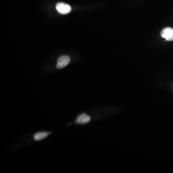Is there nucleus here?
Instances as JSON below:
<instances>
[{"label":"nucleus","mask_w":173,"mask_h":173,"mask_svg":"<svg viewBox=\"0 0 173 173\" xmlns=\"http://www.w3.org/2000/svg\"><path fill=\"white\" fill-rule=\"evenodd\" d=\"M161 37L167 41L173 40V29L172 27H166L163 29L161 33Z\"/></svg>","instance_id":"obj_1"},{"label":"nucleus","mask_w":173,"mask_h":173,"mask_svg":"<svg viewBox=\"0 0 173 173\" xmlns=\"http://www.w3.org/2000/svg\"><path fill=\"white\" fill-rule=\"evenodd\" d=\"M56 9L61 14H67L71 11V7L68 4L64 3H58L56 5Z\"/></svg>","instance_id":"obj_2"},{"label":"nucleus","mask_w":173,"mask_h":173,"mask_svg":"<svg viewBox=\"0 0 173 173\" xmlns=\"http://www.w3.org/2000/svg\"><path fill=\"white\" fill-rule=\"evenodd\" d=\"M70 61V59L69 56L64 55L59 58L57 61V64L56 67L57 68L61 69L65 67L66 65L69 64V62Z\"/></svg>","instance_id":"obj_3"},{"label":"nucleus","mask_w":173,"mask_h":173,"mask_svg":"<svg viewBox=\"0 0 173 173\" xmlns=\"http://www.w3.org/2000/svg\"><path fill=\"white\" fill-rule=\"evenodd\" d=\"M91 117L85 114H82L78 116L76 123V124H84L88 123L91 121Z\"/></svg>","instance_id":"obj_4"},{"label":"nucleus","mask_w":173,"mask_h":173,"mask_svg":"<svg viewBox=\"0 0 173 173\" xmlns=\"http://www.w3.org/2000/svg\"><path fill=\"white\" fill-rule=\"evenodd\" d=\"M50 134L49 132H39L36 133L34 136V138L36 141H39L45 138Z\"/></svg>","instance_id":"obj_5"}]
</instances>
